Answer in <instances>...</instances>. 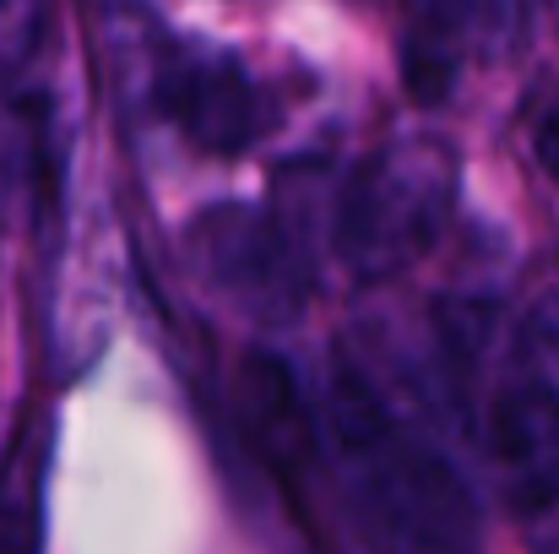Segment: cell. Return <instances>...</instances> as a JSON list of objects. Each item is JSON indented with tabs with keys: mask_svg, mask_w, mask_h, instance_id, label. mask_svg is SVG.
<instances>
[{
	"mask_svg": "<svg viewBox=\"0 0 559 554\" xmlns=\"http://www.w3.org/2000/svg\"><path fill=\"white\" fill-rule=\"evenodd\" d=\"M321 457L354 517L365 522L374 544L429 550L462 544L478 533L473 495L451 473V462L407 429L391 397L370 380V369L337 359L321 391Z\"/></svg>",
	"mask_w": 559,
	"mask_h": 554,
	"instance_id": "1",
	"label": "cell"
},
{
	"mask_svg": "<svg viewBox=\"0 0 559 554\" xmlns=\"http://www.w3.org/2000/svg\"><path fill=\"white\" fill-rule=\"evenodd\" d=\"M456 196L462 158L445 137H396L337 185L332 250L359 283H391L445 239Z\"/></svg>",
	"mask_w": 559,
	"mask_h": 554,
	"instance_id": "2",
	"label": "cell"
},
{
	"mask_svg": "<svg viewBox=\"0 0 559 554\" xmlns=\"http://www.w3.org/2000/svg\"><path fill=\"white\" fill-rule=\"evenodd\" d=\"M190 278L245 321L283 327L299 316L316 283V261L294 245L272 207L217 201L201 207L180 234Z\"/></svg>",
	"mask_w": 559,
	"mask_h": 554,
	"instance_id": "3",
	"label": "cell"
},
{
	"mask_svg": "<svg viewBox=\"0 0 559 554\" xmlns=\"http://www.w3.org/2000/svg\"><path fill=\"white\" fill-rule=\"evenodd\" d=\"M153 109L169 115V126L201 158H239L272 126L266 87L234 49L180 44V38L164 44L153 76Z\"/></svg>",
	"mask_w": 559,
	"mask_h": 554,
	"instance_id": "4",
	"label": "cell"
},
{
	"mask_svg": "<svg viewBox=\"0 0 559 554\" xmlns=\"http://www.w3.org/2000/svg\"><path fill=\"white\" fill-rule=\"evenodd\" d=\"M234 419L266 479L299 506V517H310V490L326 473V457L321 419L305 402L294 365H283L277 354H245L234 369Z\"/></svg>",
	"mask_w": 559,
	"mask_h": 554,
	"instance_id": "5",
	"label": "cell"
},
{
	"mask_svg": "<svg viewBox=\"0 0 559 554\" xmlns=\"http://www.w3.org/2000/svg\"><path fill=\"white\" fill-rule=\"evenodd\" d=\"M484 451L500 484V500L516 517L559 511V386L522 375L495 391L484 419Z\"/></svg>",
	"mask_w": 559,
	"mask_h": 554,
	"instance_id": "6",
	"label": "cell"
},
{
	"mask_svg": "<svg viewBox=\"0 0 559 554\" xmlns=\"http://www.w3.org/2000/svg\"><path fill=\"white\" fill-rule=\"evenodd\" d=\"M82 16H87V38L115 104L126 115L153 109V76L169 44L153 0H82Z\"/></svg>",
	"mask_w": 559,
	"mask_h": 554,
	"instance_id": "7",
	"label": "cell"
},
{
	"mask_svg": "<svg viewBox=\"0 0 559 554\" xmlns=\"http://www.w3.org/2000/svg\"><path fill=\"white\" fill-rule=\"evenodd\" d=\"M396 11V44H402V76L418 104L451 98L467 44H473V11L467 0H391Z\"/></svg>",
	"mask_w": 559,
	"mask_h": 554,
	"instance_id": "8",
	"label": "cell"
},
{
	"mask_svg": "<svg viewBox=\"0 0 559 554\" xmlns=\"http://www.w3.org/2000/svg\"><path fill=\"white\" fill-rule=\"evenodd\" d=\"M49 473V419L22 413L5 457H0V544H33L38 539V500Z\"/></svg>",
	"mask_w": 559,
	"mask_h": 554,
	"instance_id": "9",
	"label": "cell"
},
{
	"mask_svg": "<svg viewBox=\"0 0 559 554\" xmlns=\"http://www.w3.org/2000/svg\"><path fill=\"white\" fill-rule=\"evenodd\" d=\"M49 33V0H0V82L22 76Z\"/></svg>",
	"mask_w": 559,
	"mask_h": 554,
	"instance_id": "10",
	"label": "cell"
},
{
	"mask_svg": "<svg viewBox=\"0 0 559 554\" xmlns=\"http://www.w3.org/2000/svg\"><path fill=\"white\" fill-rule=\"evenodd\" d=\"M467 11H473V44L484 60H506L522 49L533 0H467Z\"/></svg>",
	"mask_w": 559,
	"mask_h": 554,
	"instance_id": "11",
	"label": "cell"
},
{
	"mask_svg": "<svg viewBox=\"0 0 559 554\" xmlns=\"http://www.w3.org/2000/svg\"><path fill=\"white\" fill-rule=\"evenodd\" d=\"M527 153H533L538 175L559 185V87L527 104Z\"/></svg>",
	"mask_w": 559,
	"mask_h": 554,
	"instance_id": "12",
	"label": "cell"
},
{
	"mask_svg": "<svg viewBox=\"0 0 559 554\" xmlns=\"http://www.w3.org/2000/svg\"><path fill=\"white\" fill-rule=\"evenodd\" d=\"M522 354H527L533 375H544V380L559 386V299H549V305L533 310L527 338H522Z\"/></svg>",
	"mask_w": 559,
	"mask_h": 554,
	"instance_id": "13",
	"label": "cell"
},
{
	"mask_svg": "<svg viewBox=\"0 0 559 554\" xmlns=\"http://www.w3.org/2000/svg\"><path fill=\"white\" fill-rule=\"evenodd\" d=\"M555 27H559V0H555Z\"/></svg>",
	"mask_w": 559,
	"mask_h": 554,
	"instance_id": "14",
	"label": "cell"
}]
</instances>
